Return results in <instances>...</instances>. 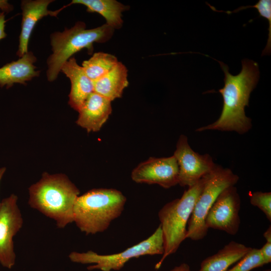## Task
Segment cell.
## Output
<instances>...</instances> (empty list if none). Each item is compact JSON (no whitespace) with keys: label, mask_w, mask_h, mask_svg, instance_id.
Returning <instances> with one entry per match:
<instances>
[{"label":"cell","mask_w":271,"mask_h":271,"mask_svg":"<svg viewBox=\"0 0 271 271\" xmlns=\"http://www.w3.org/2000/svg\"><path fill=\"white\" fill-rule=\"evenodd\" d=\"M173 156L179 167L178 184L192 187L217 167L209 154L200 155L190 146L185 135L181 134Z\"/></svg>","instance_id":"obj_8"},{"label":"cell","mask_w":271,"mask_h":271,"mask_svg":"<svg viewBox=\"0 0 271 271\" xmlns=\"http://www.w3.org/2000/svg\"><path fill=\"white\" fill-rule=\"evenodd\" d=\"M250 202L252 205L258 207L271 221V193L256 191L250 193Z\"/></svg>","instance_id":"obj_22"},{"label":"cell","mask_w":271,"mask_h":271,"mask_svg":"<svg viewBox=\"0 0 271 271\" xmlns=\"http://www.w3.org/2000/svg\"><path fill=\"white\" fill-rule=\"evenodd\" d=\"M126 197L113 188H95L79 195L73 208V222L86 234L105 231L124 209Z\"/></svg>","instance_id":"obj_3"},{"label":"cell","mask_w":271,"mask_h":271,"mask_svg":"<svg viewBox=\"0 0 271 271\" xmlns=\"http://www.w3.org/2000/svg\"><path fill=\"white\" fill-rule=\"evenodd\" d=\"M72 4L82 5L88 12L98 13L114 30L122 27V12L128 8L115 0H73L69 5Z\"/></svg>","instance_id":"obj_18"},{"label":"cell","mask_w":271,"mask_h":271,"mask_svg":"<svg viewBox=\"0 0 271 271\" xmlns=\"http://www.w3.org/2000/svg\"><path fill=\"white\" fill-rule=\"evenodd\" d=\"M204 182L205 176L185 190L180 198L167 203L160 210L158 216L163 233L164 253L155 264L156 269H159L165 259L176 252L186 239L187 225Z\"/></svg>","instance_id":"obj_5"},{"label":"cell","mask_w":271,"mask_h":271,"mask_svg":"<svg viewBox=\"0 0 271 271\" xmlns=\"http://www.w3.org/2000/svg\"><path fill=\"white\" fill-rule=\"evenodd\" d=\"M220 66L224 73V85L218 92L223 97V107L219 117L215 122L199 127L196 131L206 130L234 131L242 134L251 128V119L246 116L245 108L248 106L251 92L255 87L259 72L256 62L244 59L239 73L233 75L228 67L222 62Z\"/></svg>","instance_id":"obj_1"},{"label":"cell","mask_w":271,"mask_h":271,"mask_svg":"<svg viewBox=\"0 0 271 271\" xmlns=\"http://www.w3.org/2000/svg\"><path fill=\"white\" fill-rule=\"evenodd\" d=\"M118 62L117 58L112 54L97 52L88 60L84 61L82 67L93 82L110 71Z\"/></svg>","instance_id":"obj_19"},{"label":"cell","mask_w":271,"mask_h":271,"mask_svg":"<svg viewBox=\"0 0 271 271\" xmlns=\"http://www.w3.org/2000/svg\"><path fill=\"white\" fill-rule=\"evenodd\" d=\"M251 249L243 244L231 241L217 253L204 259L199 271H227L230 265L241 259Z\"/></svg>","instance_id":"obj_17"},{"label":"cell","mask_w":271,"mask_h":271,"mask_svg":"<svg viewBox=\"0 0 271 271\" xmlns=\"http://www.w3.org/2000/svg\"><path fill=\"white\" fill-rule=\"evenodd\" d=\"M52 0H24L21 2V31L17 55L20 58L28 52V44L31 34L37 23L43 18L50 16L56 17L63 9L55 11L48 10Z\"/></svg>","instance_id":"obj_12"},{"label":"cell","mask_w":271,"mask_h":271,"mask_svg":"<svg viewBox=\"0 0 271 271\" xmlns=\"http://www.w3.org/2000/svg\"><path fill=\"white\" fill-rule=\"evenodd\" d=\"M169 271H191V270L189 264L186 263H183L175 266Z\"/></svg>","instance_id":"obj_26"},{"label":"cell","mask_w":271,"mask_h":271,"mask_svg":"<svg viewBox=\"0 0 271 271\" xmlns=\"http://www.w3.org/2000/svg\"><path fill=\"white\" fill-rule=\"evenodd\" d=\"M80 191L63 174L45 172L29 188L28 204L45 216L54 220L59 228L73 222V208Z\"/></svg>","instance_id":"obj_2"},{"label":"cell","mask_w":271,"mask_h":271,"mask_svg":"<svg viewBox=\"0 0 271 271\" xmlns=\"http://www.w3.org/2000/svg\"><path fill=\"white\" fill-rule=\"evenodd\" d=\"M114 29L105 24L95 28L87 29L83 22H77L70 29L65 28L50 35L52 53L47 60L46 72L49 81L55 80L63 65L72 56L83 49L89 54L93 50L94 43H105L110 39Z\"/></svg>","instance_id":"obj_4"},{"label":"cell","mask_w":271,"mask_h":271,"mask_svg":"<svg viewBox=\"0 0 271 271\" xmlns=\"http://www.w3.org/2000/svg\"><path fill=\"white\" fill-rule=\"evenodd\" d=\"M240 204L236 187L226 188L218 195L206 215L205 223L207 228L223 231L230 235L236 234L240 224Z\"/></svg>","instance_id":"obj_10"},{"label":"cell","mask_w":271,"mask_h":271,"mask_svg":"<svg viewBox=\"0 0 271 271\" xmlns=\"http://www.w3.org/2000/svg\"><path fill=\"white\" fill-rule=\"evenodd\" d=\"M70 80L71 89L69 104L78 111L88 97L94 92L93 82L86 74L74 57L70 58L62 66L61 71Z\"/></svg>","instance_id":"obj_14"},{"label":"cell","mask_w":271,"mask_h":271,"mask_svg":"<svg viewBox=\"0 0 271 271\" xmlns=\"http://www.w3.org/2000/svg\"><path fill=\"white\" fill-rule=\"evenodd\" d=\"M127 72L125 66L118 62L110 71L93 81L94 92L110 101L120 98L128 85Z\"/></svg>","instance_id":"obj_16"},{"label":"cell","mask_w":271,"mask_h":271,"mask_svg":"<svg viewBox=\"0 0 271 271\" xmlns=\"http://www.w3.org/2000/svg\"><path fill=\"white\" fill-rule=\"evenodd\" d=\"M263 271H271V270L270 269H267Z\"/></svg>","instance_id":"obj_29"},{"label":"cell","mask_w":271,"mask_h":271,"mask_svg":"<svg viewBox=\"0 0 271 271\" xmlns=\"http://www.w3.org/2000/svg\"><path fill=\"white\" fill-rule=\"evenodd\" d=\"M131 178L137 183L158 184L169 189L178 184V165L173 155L166 158L151 157L132 171Z\"/></svg>","instance_id":"obj_11"},{"label":"cell","mask_w":271,"mask_h":271,"mask_svg":"<svg viewBox=\"0 0 271 271\" xmlns=\"http://www.w3.org/2000/svg\"><path fill=\"white\" fill-rule=\"evenodd\" d=\"M17 202L18 196L13 194L3 199L0 206V263L9 269L16 261L13 239L23 225Z\"/></svg>","instance_id":"obj_9"},{"label":"cell","mask_w":271,"mask_h":271,"mask_svg":"<svg viewBox=\"0 0 271 271\" xmlns=\"http://www.w3.org/2000/svg\"><path fill=\"white\" fill-rule=\"evenodd\" d=\"M14 9V7L10 4L8 1L0 0V10L4 12L5 13H9L12 11Z\"/></svg>","instance_id":"obj_25"},{"label":"cell","mask_w":271,"mask_h":271,"mask_svg":"<svg viewBox=\"0 0 271 271\" xmlns=\"http://www.w3.org/2000/svg\"><path fill=\"white\" fill-rule=\"evenodd\" d=\"M5 13L0 10V40L4 39L7 36L5 32Z\"/></svg>","instance_id":"obj_24"},{"label":"cell","mask_w":271,"mask_h":271,"mask_svg":"<svg viewBox=\"0 0 271 271\" xmlns=\"http://www.w3.org/2000/svg\"><path fill=\"white\" fill-rule=\"evenodd\" d=\"M163 237L160 224L149 238L122 252L111 254H99L92 250L84 252L73 251L69 254V258L75 263L91 264L87 267L88 270L111 271L121 269L125 263L132 258L145 255L163 254Z\"/></svg>","instance_id":"obj_7"},{"label":"cell","mask_w":271,"mask_h":271,"mask_svg":"<svg viewBox=\"0 0 271 271\" xmlns=\"http://www.w3.org/2000/svg\"><path fill=\"white\" fill-rule=\"evenodd\" d=\"M238 180V175L230 169L219 165L205 176L203 189L188 222L186 238L198 241L206 236L208 229L205 220L209 210L218 195L226 188L234 186Z\"/></svg>","instance_id":"obj_6"},{"label":"cell","mask_w":271,"mask_h":271,"mask_svg":"<svg viewBox=\"0 0 271 271\" xmlns=\"http://www.w3.org/2000/svg\"><path fill=\"white\" fill-rule=\"evenodd\" d=\"M37 58L28 51L17 61L9 63L0 68V86L11 87L15 83L26 84L38 77L40 71L36 70L34 63Z\"/></svg>","instance_id":"obj_15"},{"label":"cell","mask_w":271,"mask_h":271,"mask_svg":"<svg viewBox=\"0 0 271 271\" xmlns=\"http://www.w3.org/2000/svg\"><path fill=\"white\" fill-rule=\"evenodd\" d=\"M260 249L265 264L271 262V240H266L265 243Z\"/></svg>","instance_id":"obj_23"},{"label":"cell","mask_w":271,"mask_h":271,"mask_svg":"<svg viewBox=\"0 0 271 271\" xmlns=\"http://www.w3.org/2000/svg\"><path fill=\"white\" fill-rule=\"evenodd\" d=\"M249 8H254L257 10L260 16L264 18L268 22V35L267 43L263 52L262 55L269 54L271 49V1L270 0H259L258 2L253 6H242L237 9L231 12H225V13L230 14L233 13H236L239 11L243 10Z\"/></svg>","instance_id":"obj_20"},{"label":"cell","mask_w":271,"mask_h":271,"mask_svg":"<svg viewBox=\"0 0 271 271\" xmlns=\"http://www.w3.org/2000/svg\"><path fill=\"white\" fill-rule=\"evenodd\" d=\"M111 102L93 92L78 111L76 123L88 132L100 130L112 112Z\"/></svg>","instance_id":"obj_13"},{"label":"cell","mask_w":271,"mask_h":271,"mask_svg":"<svg viewBox=\"0 0 271 271\" xmlns=\"http://www.w3.org/2000/svg\"><path fill=\"white\" fill-rule=\"evenodd\" d=\"M6 168L5 167H2L0 168V183L1 181V180L6 172ZM0 206H1V202H0Z\"/></svg>","instance_id":"obj_28"},{"label":"cell","mask_w":271,"mask_h":271,"mask_svg":"<svg viewBox=\"0 0 271 271\" xmlns=\"http://www.w3.org/2000/svg\"><path fill=\"white\" fill-rule=\"evenodd\" d=\"M260 249H251L232 268L227 271H250L264 265Z\"/></svg>","instance_id":"obj_21"},{"label":"cell","mask_w":271,"mask_h":271,"mask_svg":"<svg viewBox=\"0 0 271 271\" xmlns=\"http://www.w3.org/2000/svg\"><path fill=\"white\" fill-rule=\"evenodd\" d=\"M263 237L265 240H271V227L270 225L263 233Z\"/></svg>","instance_id":"obj_27"}]
</instances>
